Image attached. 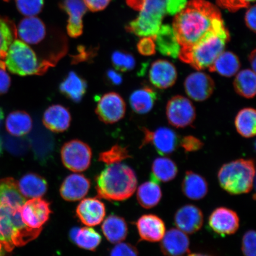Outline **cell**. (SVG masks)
Here are the masks:
<instances>
[{
	"label": "cell",
	"mask_w": 256,
	"mask_h": 256,
	"mask_svg": "<svg viewBox=\"0 0 256 256\" xmlns=\"http://www.w3.org/2000/svg\"><path fill=\"white\" fill-rule=\"evenodd\" d=\"M222 22L215 5L204 0H192L176 15L172 28L181 48H190Z\"/></svg>",
	"instance_id": "6da1fadb"
},
{
	"label": "cell",
	"mask_w": 256,
	"mask_h": 256,
	"mask_svg": "<svg viewBox=\"0 0 256 256\" xmlns=\"http://www.w3.org/2000/svg\"><path fill=\"white\" fill-rule=\"evenodd\" d=\"M230 34L224 22L211 30L202 39L190 48H181L178 58L198 71L209 69L225 50Z\"/></svg>",
	"instance_id": "7a4b0ae2"
},
{
	"label": "cell",
	"mask_w": 256,
	"mask_h": 256,
	"mask_svg": "<svg viewBox=\"0 0 256 256\" xmlns=\"http://www.w3.org/2000/svg\"><path fill=\"white\" fill-rule=\"evenodd\" d=\"M135 172L122 163L108 165L97 179L99 197L111 201H124L132 197L136 190Z\"/></svg>",
	"instance_id": "3957f363"
},
{
	"label": "cell",
	"mask_w": 256,
	"mask_h": 256,
	"mask_svg": "<svg viewBox=\"0 0 256 256\" xmlns=\"http://www.w3.org/2000/svg\"><path fill=\"white\" fill-rule=\"evenodd\" d=\"M20 210L0 206V242L8 252L33 241L42 230L26 226L22 219Z\"/></svg>",
	"instance_id": "277c9868"
},
{
	"label": "cell",
	"mask_w": 256,
	"mask_h": 256,
	"mask_svg": "<svg viewBox=\"0 0 256 256\" xmlns=\"http://www.w3.org/2000/svg\"><path fill=\"white\" fill-rule=\"evenodd\" d=\"M130 8L140 12L138 17L128 24L130 33L139 37L154 38L162 26L167 0H126Z\"/></svg>",
	"instance_id": "5b68a950"
},
{
	"label": "cell",
	"mask_w": 256,
	"mask_h": 256,
	"mask_svg": "<svg viewBox=\"0 0 256 256\" xmlns=\"http://www.w3.org/2000/svg\"><path fill=\"white\" fill-rule=\"evenodd\" d=\"M256 174L254 160L240 159L224 164L218 172L219 183L232 195L248 194L254 186Z\"/></svg>",
	"instance_id": "8992f818"
},
{
	"label": "cell",
	"mask_w": 256,
	"mask_h": 256,
	"mask_svg": "<svg viewBox=\"0 0 256 256\" xmlns=\"http://www.w3.org/2000/svg\"><path fill=\"white\" fill-rule=\"evenodd\" d=\"M4 63L10 72L22 76L36 74L40 68L36 53L21 40H14L12 43Z\"/></svg>",
	"instance_id": "52a82bcc"
},
{
	"label": "cell",
	"mask_w": 256,
	"mask_h": 256,
	"mask_svg": "<svg viewBox=\"0 0 256 256\" xmlns=\"http://www.w3.org/2000/svg\"><path fill=\"white\" fill-rule=\"evenodd\" d=\"M60 154L64 165L73 172H84L90 166L92 150L87 144L82 140H74L66 143Z\"/></svg>",
	"instance_id": "ba28073f"
},
{
	"label": "cell",
	"mask_w": 256,
	"mask_h": 256,
	"mask_svg": "<svg viewBox=\"0 0 256 256\" xmlns=\"http://www.w3.org/2000/svg\"><path fill=\"white\" fill-rule=\"evenodd\" d=\"M166 114L170 124L176 128L191 126L196 118V108L186 98L176 96L168 102Z\"/></svg>",
	"instance_id": "9c48e42d"
},
{
	"label": "cell",
	"mask_w": 256,
	"mask_h": 256,
	"mask_svg": "<svg viewBox=\"0 0 256 256\" xmlns=\"http://www.w3.org/2000/svg\"><path fill=\"white\" fill-rule=\"evenodd\" d=\"M126 105L122 96L115 92L102 96L96 108V113L106 124H114L126 116Z\"/></svg>",
	"instance_id": "30bf717a"
},
{
	"label": "cell",
	"mask_w": 256,
	"mask_h": 256,
	"mask_svg": "<svg viewBox=\"0 0 256 256\" xmlns=\"http://www.w3.org/2000/svg\"><path fill=\"white\" fill-rule=\"evenodd\" d=\"M143 132L144 138L140 147L152 144L161 156L172 154L178 148L180 143L177 134L168 128H160L154 132L143 128Z\"/></svg>",
	"instance_id": "8fae6325"
},
{
	"label": "cell",
	"mask_w": 256,
	"mask_h": 256,
	"mask_svg": "<svg viewBox=\"0 0 256 256\" xmlns=\"http://www.w3.org/2000/svg\"><path fill=\"white\" fill-rule=\"evenodd\" d=\"M50 204L41 198H34L26 202L20 210L22 220L28 228L42 229L50 219Z\"/></svg>",
	"instance_id": "7c38bea8"
},
{
	"label": "cell",
	"mask_w": 256,
	"mask_h": 256,
	"mask_svg": "<svg viewBox=\"0 0 256 256\" xmlns=\"http://www.w3.org/2000/svg\"><path fill=\"white\" fill-rule=\"evenodd\" d=\"M184 88L188 98L195 102H202L212 96L216 84L209 75L199 71L188 76L185 80Z\"/></svg>",
	"instance_id": "4fadbf2b"
},
{
	"label": "cell",
	"mask_w": 256,
	"mask_h": 256,
	"mask_svg": "<svg viewBox=\"0 0 256 256\" xmlns=\"http://www.w3.org/2000/svg\"><path fill=\"white\" fill-rule=\"evenodd\" d=\"M209 225L218 234L233 235L240 228V218L234 211L226 208H219L211 214Z\"/></svg>",
	"instance_id": "5bb4252c"
},
{
	"label": "cell",
	"mask_w": 256,
	"mask_h": 256,
	"mask_svg": "<svg viewBox=\"0 0 256 256\" xmlns=\"http://www.w3.org/2000/svg\"><path fill=\"white\" fill-rule=\"evenodd\" d=\"M202 212L193 204H187L179 209L174 216L178 229L186 234H194L200 230L204 225Z\"/></svg>",
	"instance_id": "9a60e30c"
},
{
	"label": "cell",
	"mask_w": 256,
	"mask_h": 256,
	"mask_svg": "<svg viewBox=\"0 0 256 256\" xmlns=\"http://www.w3.org/2000/svg\"><path fill=\"white\" fill-rule=\"evenodd\" d=\"M178 78L177 69L168 60H156L152 63L150 70V81L158 89L164 90L172 87L177 82Z\"/></svg>",
	"instance_id": "2e32d148"
},
{
	"label": "cell",
	"mask_w": 256,
	"mask_h": 256,
	"mask_svg": "<svg viewBox=\"0 0 256 256\" xmlns=\"http://www.w3.org/2000/svg\"><path fill=\"white\" fill-rule=\"evenodd\" d=\"M190 240L186 234L172 228L162 240L161 250L166 256H184L190 254Z\"/></svg>",
	"instance_id": "e0dca14e"
},
{
	"label": "cell",
	"mask_w": 256,
	"mask_h": 256,
	"mask_svg": "<svg viewBox=\"0 0 256 256\" xmlns=\"http://www.w3.org/2000/svg\"><path fill=\"white\" fill-rule=\"evenodd\" d=\"M62 8L69 16L67 34L72 38H78L82 36L84 30L83 17L87 12L82 0H64Z\"/></svg>",
	"instance_id": "ac0fdd59"
},
{
	"label": "cell",
	"mask_w": 256,
	"mask_h": 256,
	"mask_svg": "<svg viewBox=\"0 0 256 256\" xmlns=\"http://www.w3.org/2000/svg\"><path fill=\"white\" fill-rule=\"evenodd\" d=\"M72 114L66 107L60 104L51 106L44 114L43 124L54 133H62L71 126Z\"/></svg>",
	"instance_id": "d6986e66"
},
{
	"label": "cell",
	"mask_w": 256,
	"mask_h": 256,
	"mask_svg": "<svg viewBox=\"0 0 256 256\" xmlns=\"http://www.w3.org/2000/svg\"><path fill=\"white\" fill-rule=\"evenodd\" d=\"M76 216L85 226H97L103 222L104 219V204L95 198L83 200L76 209Z\"/></svg>",
	"instance_id": "ffe728a7"
},
{
	"label": "cell",
	"mask_w": 256,
	"mask_h": 256,
	"mask_svg": "<svg viewBox=\"0 0 256 256\" xmlns=\"http://www.w3.org/2000/svg\"><path fill=\"white\" fill-rule=\"evenodd\" d=\"M140 239L143 241L156 242L162 241L166 232L164 222L158 216L146 215L136 222Z\"/></svg>",
	"instance_id": "44dd1931"
},
{
	"label": "cell",
	"mask_w": 256,
	"mask_h": 256,
	"mask_svg": "<svg viewBox=\"0 0 256 256\" xmlns=\"http://www.w3.org/2000/svg\"><path fill=\"white\" fill-rule=\"evenodd\" d=\"M90 182L85 176L74 174L66 178L60 188V193L64 200L76 202L83 199L88 193Z\"/></svg>",
	"instance_id": "7402d4cb"
},
{
	"label": "cell",
	"mask_w": 256,
	"mask_h": 256,
	"mask_svg": "<svg viewBox=\"0 0 256 256\" xmlns=\"http://www.w3.org/2000/svg\"><path fill=\"white\" fill-rule=\"evenodd\" d=\"M18 34L21 40L28 44H39L46 37V25L36 16L26 18L19 24Z\"/></svg>",
	"instance_id": "603a6c76"
},
{
	"label": "cell",
	"mask_w": 256,
	"mask_h": 256,
	"mask_svg": "<svg viewBox=\"0 0 256 256\" xmlns=\"http://www.w3.org/2000/svg\"><path fill=\"white\" fill-rule=\"evenodd\" d=\"M156 48L162 56L176 59L180 54L181 46L176 36L174 28L169 25H162L154 38Z\"/></svg>",
	"instance_id": "cb8c5ba5"
},
{
	"label": "cell",
	"mask_w": 256,
	"mask_h": 256,
	"mask_svg": "<svg viewBox=\"0 0 256 256\" xmlns=\"http://www.w3.org/2000/svg\"><path fill=\"white\" fill-rule=\"evenodd\" d=\"M26 202L14 178L0 180V206L21 209Z\"/></svg>",
	"instance_id": "d4e9b609"
},
{
	"label": "cell",
	"mask_w": 256,
	"mask_h": 256,
	"mask_svg": "<svg viewBox=\"0 0 256 256\" xmlns=\"http://www.w3.org/2000/svg\"><path fill=\"white\" fill-rule=\"evenodd\" d=\"M87 90V82L74 72L68 74L60 86V92L75 103L81 102Z\"/></svg>",
	"instance_id": "484cf974"
},
{
	"label": "cell",
	"mask_w": 256,
	"mask_h": 256,
	"mask_svg": "<svg viewBox=\"0 0 256 256\" xmlns=\"http://www.w3.org/2000/svg\"><path fill=\"white\" fill-rule=\"evenodd\" d=\"M208 190V184L202 176L188 171L182 183V191L188 199L193 200H203L206 196Z\"/></svg>",
	"instance_id": "4316f807"
},
{
	"label": "cell",
	"mask_w": 256,
	"mask_h": 256,
	"mask_svg": "<svg viewBox=\"0 0 256 256\" xmlns=\"http://www.w3.org/2000/svg\"><path fill=\"white\" fill-rule=\"evenodd\" d=\"M19 190L26 198H41L46 194L48 184L44 178L34 174L24 176L18 184Z\"/></svg>",
	"instance_id": "83f0119b"
},
{
	"label": "cell",
	"mask_w": 256,
	"mask_h": 256,
	"mask_svg": "<svg viewBox=\"0 0 256 256\" xmlns=\"http://www.w3.org/2000/svg\"><path fill=\"white\" fill-rule=\"evenodd\" d=\"M158 100V94L152 88L145 87L131 94L130 103L132 110L140 114H148L152 110Z\"/></svg>",
	"instance_id": "f1b7e54d"
},
{
	"label": "cell",
	"mask_w": 256,
	"mask_h": 256,
	"mask_svg": "<svg viewBox=\"0 0 256 256\" xmlns=\"http://www.w3.org/2000/svg\"><path fill=\"white\" fill-rule=\"evenodd\" d=\"M6 130L12 136L22 137L28 135L33 128V120L26 112L15 111L8 115Z\"/></svg>",
	"instance_id": "f546056e"
},
{
	"label": "cell",
	"mask_w": 256,
	"mask_h": 256,
	"mask_svg": "<svg viewBox=\"0 0 256 256\" xmlns=\"http://www.w3.org/2000/svg\"><path fill=\"white\" fill-rule=\"evenodd\" d=\"M102 230L106 238L112 244H119L124 242L128 233L126 220L116 216H111L104 220Z\"/></svg>",
	"instance_id": "4dcf8cb0"
},
{
	"label": "cell",
	"mask_w": 256,
	"mask_h": 256,
	"mask_svg": "<svg viewBox=\"0 0 256 256\" xmlns=\"http://www.w3.org/2000/svg\"><path fill=\"white\" fill-rule=\"evenodd\" d=\"M241 66L239 58L235 54L224 51L209 70L211 72H216L220 76L230 78L238 72Z\"/></svg>",
	"instance_id": "1f68e13d"
},
{
	"label": "cell",
	"mask_w": 256,
	"mask_h": 256,
	"mask_svg": "<svg viewBox=\"0 0 256 256\" xmlns=\"http://www.w3.org/2000/svg\"><path fill=\"white\" fill-rule=\"evenodd\" d=\"M162 197L161 188L156 182L153 180L146 182L140 186L138 190V201L144 209L150 210L158 206Z\"/></svg>",
	"instance_id": "d6a6232c"
},
{
	"label": "cell",
	"mask_w": 256,
	"mask_h": 256,
	"mask_svg": "<svg viewBox=\"0 0 256 256\" xmlns=\"http://www.w3.org/2000/svg\"><path fill=\"white\" fill-rule=\"evenodd\" d=\"M178 168L172 160L167 158H158L153 162L152 176L153 181L168 182L174 180L177 177Z\"/></svg>",
	"instance_id": "836d02e7"
},
{
	"label": "cell",
	"mask_w": 256,
	"mask_h": 256,
	"mask_svg": "<svg viewBox=\"0 0 256 256\" xmlns=\"http://www.w3.org/2000/svg\"><path fill=\"white\" fill-rule=\"evenodd\" d=\"M234 87L238 95L246 98H254L256 92L255 72L249 69L240 72L234 82Z\"/></svg>",
	"instance_id": "e575fe53"
},
{
	"label": "cell",
	"mask_w": 256,
	"mask_h": 256,
	"mask_svg": "<svg viewBox=\"0 0 256 256\" xmlns=\"http://www.w3.org/2000/svg\"><path fill=\"white\" fill-rule=\"evenodd\" d=\"M236 130L246 138L254 137L256 133V112L254 108H246L239 112L235 120Z\"/></svg>",
	"instance_id": "d590c367"
},
{
	"label": "cell",
	"mask_w": 256,
	"mask_h": 256,
	"mask_svg": "<svg viewBox=\"0 0 256 256\" xmlns=\"http://www.w3.org/2000/svg\"><path fill=\"white\" fill-rule=\"evenodd\" d=\"M71 236L76 246L89 251H94L102 242L101 236L89 227L73 230Z\"/></svg>",
	"instance_id": "8d00e7d4"
},
{
	"label": "cell",
	"mask_w": 256,
	"mask_h": 256,
	"mask_svg": "<svg viewBox=\"0 0 256 256\" xmlns=\"http://www.w3.org/2000/svg\"><path fill=\"white\" fill-rule=\"evenodd\" d=\"M16 36V32L10 21L0 17V62L5 60Z\"/></svg>",
	"instance_id": "74e56055"
},
{
	"label": "cell",
	"mask_w": 256,
	"mask_h": 256,
	"mask_svg": "<svg viewBox=\"0 0 256 256\" xmlns=\"http://www.w3.org/2000/svg\"><path fill=\"white\" fill-rule=\"evenodd\" d=\"M112 62L117 71L126 72L132 71L136 66L135 58L130 54L116 51L112 54Z\"/></svg>",
	"instance_id": "f35d334b"
},
{
	"label": "cell",
	"mask_w": 256,
	"mask_h": 256,
	"mask_svg": "<svg viewBox=\"0 0 256 256\" xmlns=\"http://www.w3.org/2000/svg\"><path fill=\"white\" fill-rule=\"evenodd\" d=\"M131 156L126 148L116 145L108 152L102 153L100 155V161L108 165L120 163L124 160L130 158Z\"/></svg>",
	"instance_id": "ab89813d"
},
{
	"label": "cell",
	"mask_w": 256,
	"mask_h": 256,
	"mask_svg": "<svg viewBox=\"0 0 256 256\" xmlns=\"http://www.w3.org/2000/svg\"><path fill=\"white\" fill-rule=\"evenodd\" d=\"M19 12L26 18L35 17L42 10L44 0H16Z\"/></svg>",
	"instance_id": "60d3db41"
},
{
	"label": "cell",
	"mask_w": 256,
	"mask_h": 256,
	"mask_svg": "<svg viewBox=\"0 0 256 256\" xmlns=\"http://www.w3.org/2000/svg\"><path fill=\"white\" fill-rule=\"evenodd\" d=\"M4 144L8 151L14 156H24L28 152V146L23 140L7 136L4 138Z\"/></svg>",
	"instance_id": "b9f144b4"
},
{
	"label": "cell",
	"mask_w": 256,
	"mask_h": 256,
	"mask_svg": "<svg viewBox=\"0 0 256 256\" xmlns=\"http://www.w3.org/2000/svg\"><path fill=\"white\" fill-rule=\"evenodd\" d=\"M255 0H216L217 4L222 8L235 12L242 8H248Z\"/></svg>",
	"instance_id": "7bdbcfd3"
},
{
	"label": "cell",
	"mask_w": 256,
	"mask_h": 256,
	"mask_svg": "<svg viewBox=\"0 0 256 256\" xmlns=\"http://www.w3.org/2000/svg\"><path fill=\"white\" fill-rule=\"evenodd\" d=\"M242 252L244 256H256V232H246L242 241Z\"/></svg>",
	"instance_id": "ee69618b"
},
{
	"label": "cell",
	"mask_w": 256,
	"mask_h": 256,
	"mask_svg": "<svg viewBox=\"0 0 256 256\" xmlns=\"http://www.w3.org/2000/svg\"><path fill=\"white\" fill-rule=\"evenodd\" d=\"M137 49L140 55L152 56L156 54V44L152 37H144L138 44Z\"/></svg>",
	"instance_id": "f6af8a7d"
},
{
	"label": "cell",
	"mask_w": 256,
	"mask_h": 256,
	"mask_svg": "<svg viewBox=\"0 0 256 256\" xmlns=\"http://www.w3.org/2000/svg\"><path fill=\"white\" fill-rule=\"evenodd\" d=\"M180 145L185 152H194L200 151L204 144L200 139L194 136H187L180 140Z\"/></svg>",
	"instance_id": "bcb514c9"
},
{
	"label": "cell",
	"mask_w": 256,
	"mask_h": 256,
	"mask_svg": "<svg viewBox=\"0 0 256 256\" xmlns=\"http://www.w3.org/2000/svg\"><path fill=\"white\" fill-rule=\"evenodd\" d=\"M110 256H139V254L134 246L120 242L112 250Z\"/></svg>",
	"instance_id": "7dc6e473"
},
{
	"label": "cell",
	"mask_w": 256,
	"mask_h": 256,
	"mask_svg": "<svg viewBox=\"0 0 256 256\" xmlns=\"http://www.w3.org/2000/svg\"><path fill=\"white\" fill-rule=\"evenodd\" d=\"M187 4V0H167L166 12L171 16L177 15L183 10Z\"/></svg>",
	"instance_id": "c3c4849f"
},
{
	"label": "cell",
	"mask_w": 256,
	"mask_h": 256,
	"mask_svg": "<svg viewBox=\"0 0 256 256\" xmlns=\"http://www.w3.org/2000/svg\"><path fill=\"white\" fill-rule=\"evenodd\" d=\"M86 8L92 12L104 10L110 5L111 0H82Z\"/></svg>",
	"instance_id": "681fc988"
},
{
	"label": "cell",
	"mask_w": 256,
	"mask_h": 256,
	"mask_svg": "<svg viewBox=\"0 0 256 256\" xmlns=\"http://www.w3.org/2000/svg\"><path fill=\"white\" fill-rule=\"evenodd\" d=\"M11 78L4 70L0 68V96L7 94L11 86Z\"/></svg>",
	"instance_id": "f907efd6"
},
{
	"label": "cell",
	"mask_w": 256,
	"mask_h": 256,
	"mask_svg": "<svg viewBox=\"0 0 256 256\" xmlns=\"http://www.w3.org/2000/svg\"><path fill=\"white\" fill-rule=\"evenodd\" d=\"M256 6H252L250 8L246 14L245 17V20L247 26L256 33Z\"/></svg>",
	"instance_id": "816d5d0a"
},
{
	"label": "cell",
	"mask_w": 256,
	"mask_h": 256,
	"mask_svg": "<svg viewBox=\"0 0 256 256\" xmlns=\"http://www.w3.org/2000/svg\"><path fill=\"white\" fill-rule=\"evenodd\" d=\"M106 78L108 82L112 85L120 86L123 82V78L119 72H116L114 70H108L106 73Z\"/></svg>",
	"instance_id": "f5cc1de1"
},
{
	"label": "cell",
	"mask_w": 256,
	"mask_h": 256,
	"mask_svg": "<svg viewBox=\"0 0 256 256\" xmlns=\"http://www.w3.org/2000/svg\"><path fill=\"white\" fill-rule=\"evenodd\" d=\"M256 51L254 50L252 51L250 55L249 56V62L250 63V65L252 67V71L256 72Z\"/></svg>",
	"instance_id": "db71d44e"
},
{
	"label": "cell",
	"mask_w": 256,
	"mask_h": 256,
	"mask_svg": "<svg viewBox=\"0 0 256 256\" xmlns=\"http://www.w3.org/2000/svg\"><path fill=\"white\" fill-rule=\"evenodd\" d=\"M4 119V114L2 108H0V128H2L3 120Z\"/></svg>",
	"instance_id": "11a10c76"
},
{
	"label": "cell",
	"mask_w": 256,
	"mask_h": 256,
	"mask_svg": "<svg viewBox=\"0 0 256 256\" xmlns=\"http://www.w3.org/2000/svg\"><path fill=\"white\" fill-rule=\"evenodd\" d=\"M3 148V140L1 136H0V156H2V153Z\"/></svg>",
	"instance_id": "9f6ffc18"
},
{
	"label": "cell",
	"mask_w": 256,
	"mask_h": 256,
	"mask_svg": "<svg viewBox=\"0 0 256 256\" xmlns=\"http://www.w3.org/2000/svg\"><path fill=\"white\" fill-rule=\"evenodd\" d=\"M188 256H211L204 254H188Z\"/></svg>",
	"instance_id": "6f0895ef"
},
{
	"label": "cell",
	"mask_w": 256,
	"mask_h": 256,
	"mask_svg": "<svg viewBox=\"0 0 256 256\" xmlns=\"http://www.w3.org/2000/svg\"><path fill=\"white\" fill-rule=\"evenodd\" d=\"M4 256V254H3L2 252V243L0 242V256Z\"/></svg>",
	"instance_id": "680465c9"
},
{
	"label": "cell",
	"mask_w": 256,
	"mask_h": 256,
	"mask_svg": "<svg viewBox=\"0 0 256 256\" xmlns=\"http://www.w3.org/2000/svg\"><path fill=\"white\" fill-rule=\"evenodd\" d=\"M5 2H8L10 1V0H4Z\"/></svg>",
	"instance_id": "91938a15"
}]
</instances>
